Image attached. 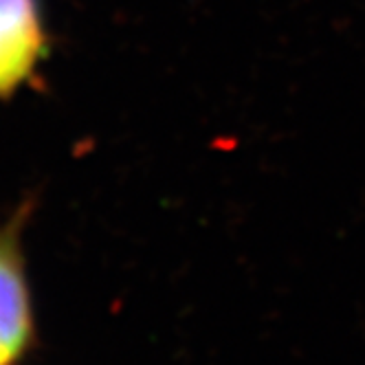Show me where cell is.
<instances>
[{"label": "cell", "mask_w": 365, "mask_h": 365, "mask_svg": "<svg viewBox=\"0 0 365 365\" xmlns=\"http://www.w3.org/2000/svg\"><path fill=\"white\" fill-rule=\"evenodd\" d=\"M29 207L0 227V365H14L36 344V317L24 271L22 229Z\"/></svg>", "instance_id": "6da1fadb"}, {"label": "cell", "mask_w": 365, "mask_h": 365, "mask_svg": "<svg viewBox=\"0 0 365 365\" xmlns=\"http://www.w3.org/2000/svg\"><path fill=\"white\" fill-rule=\"evenodd\" d=\"M44 44L36 0H0V97L34 75Z\"/></svg>", "instance_id": "7a4b0ae2"}]
</instances>
